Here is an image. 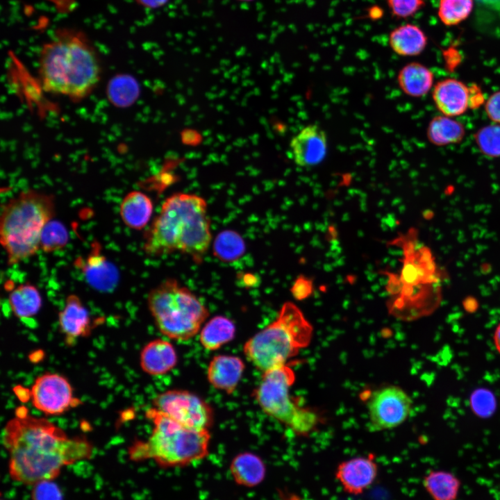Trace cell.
Segmentation results:
<instances>
[{
    "instance_id": "cell-13",
    "label": "cell",
    "mask_w": 500,
    "mask_h": 500,
    "mask_svg": "<svg viewBox=\"0 0 500 500\" xmlns=\"http://www.w3.org/2000/svg\"><path fill=\"white\" fill-rule=\"evenodd\" d=\"M378 466L373 453L358 456L340 462L335 476L343 490L351 495H360L375 481Z\"/></svg>"
},
{
    "instance_id": "cell-17",
    "label": "cell",
    "mask_w": 500,
    "mask_h": 500,
    "mask_svg": "<svg viewBox=\"0 0 500 500\" xmlns=\"http://www.w3.org/2000/svg\"><path fill=\"white\" fill-rule=\"evenodd\" d=\"M244 369L245 364L240 357L217 355L209 362L207 379L214 388L230 394L237 388Z\"/></svg>"
},
{
    "instance_id": "cell-36",
    "label": "cell",
    "mask_w": 500,
    "mask_h": 500,
    "mask_svg": "<svg viewBox=\"0 0 500 500\" xmlns=\"http://www.w3.org/2000/svg\"><path fill=\"white\" fill-rule=\"evenodd\" d=\"M485 109L488 118L495 124H500V90L490 96Z\"/></svg>"
},
{
    "instance_id": "cell-28",
    "label": "cell",
    "mask_w": 500,
    "mask_h": 500,
    "mask_svg": "<svg viewBox=\"0 0 500 500\" xmlns=\"http://www.w3.org/2000/svg\"><path fill=\"white\" fill-rule=\"evenodd\" d=\"M246 245L242 237L233 230H224L217 234L212 244L214 256L220 261L231 263L244 254Z\"/></svg>"
},
{
    "instance_id": "cell-31",
    "label": "cell",
    "mask_w": 500,
    "mask_h": 500,
    "mask_svg": "<svg viewBox=\"0 0 500 500\" xmlns=\"http://www.w3.org/2000/svg\"><path fill=\"white\" fill-rule=\"evenodd\" d=\"M475 140L484 155L492 158L500 156V124L482 127L476 133Z\"/></svg>"
},
{
    "instance_id": "cell-10",
    "label": "cell",
    "mask_w": 500,
    "mask_h": 500,
    "mask_svg": "<svg viewBox=\"0 0 500 500\" xmlns=\"http://www.w3.org/2000/svg\"><path fill=\"white\" fill-rule=\"evenodd\" d=\"M153 407L181 425L197 430H209L213 410L209 403L185 390H168L157 394Z\"/></svg>"
},
{
    "instance_id": "cell-20",
    "label": "cell",
    "mask_w": 500,
    "mask_h": 500,
    "mask_svg": "<svg viewBox=\"0 0 500 500\" xmlns=\"http://www.w3.org/2000/svg\"><path fill=\"white\" fill-rule=\"evenodd\" d=\"M153 211L151 198L141 191L127 193L119 205V215L129 228L142 230L149 222Z\"/></svg>"
},
{
    "instance_id": "cell-2",
    "label": "cell",
    "mask_w": 500,
    "mask_h": 500,
    "mask_svg": "<svg viewBox=\"0 0 500 500\" xmlns=\"http://www.w3.org/2000/svg\"><path fill=\"white\" fill-rule=\"evenodd\" d=\"M402 249L399 275L388 274L387 306L390 314L402 321H414L432 314L442 301L441 278L431 251L410 229L393 240Z\"/></svg>"
},
{
    "instance_id": "cell-6",
    "label": "cell",
    "mask_w": 500,
    "mask_h": 500,
    "mask_svg": "<svg viewBox=\"0 0 500 500\" xmlns=\"http://www.w3.org/2000/svg\"><path fill=\"white\" fill-rule=\"evenodd\" d=\"M54 197L33 189L23 190L2 207L0 242L8 265L35 256L40 249L42 231L53 219Z\"/></svg>"
},
{
    "instance_id": "cell-5",
    "label": "cell",
    "mask_w": 500,
    "mask_h": 500,
    "mask_svg": "<svg viewBox=\"0 0 500 500\" xmlns=\"http://www.w3.org/2000/svg\"><path fill=\"white\" fill-rule=\"evenodd\" d=\"M153 427L146 440H138L128 448L133 462L151 460L165 469L183 467L209 453V430L185 427L153 407L145 412Z\"/></svg>"
},
{
    "instance_id": "cell-19",
    "label": "cell",
    "mask_w": 500,
    "mask_h": 500,
    "mask_svg": "<svg viewBox=\"0 0 500 500\" xmlns=\"http://www.w3.org/2000/svg\"><path fill=\"white\" fill-rule=\"evenodd\" d=\"M388 44L391 49L400 56H416L426 49L428 38L419 26L407 23L395 27L390 32Z\"/></svg>"
},
{
    "instance_id": "cell-27",
    "label": "cell",
    "mask_w": 500,
    "mask_h": 500,
    "mask_svg": "<svg viewBox=\"0 0 500 500\" xmlns=\"http://www.w3.org/2000/svg\"><path fill=\"white\" fill-rule=\"evenodd\" d=\"M423 485L433 500H456L460 488V482L454 474L439 470L427 474Z\"/></svg>"
},
{
    "instance_id": "cell-16",
    "label": "cell",
    "mask_w": 500,
    "mask_h": 500,
    "mask_svg": "<svg viewBox=\"0 0 500 500\" xmlns=\"http://www.w3.org/2000/svg\"><path fill=\"white\" fill-rule=\"evenodd\" d=\"M433 100L442 115L453 117L471 107L472 88L455 78H446L435 85Z\"/></svg>"
},
{
    "instance_id": "cell-7",
    "label": "cell",
    "mask_w": 500,
    "mask_h": 500,
    "mask_svg": "<svg viewBox=\"0 0 500 500\" xmlns=\"http://www.w3.org/2000/svg\"><path fill=\"white\" fill-rule=\"evenodd\" d=\"M313 328L292 302L282 306L275 320L244 344L247 359L262 373L288 364L312 340Z\"/></svg>"
},
{
    "instance_id": "cell-33",
    "label": "cell",
    "mask_w": 500,
    "mask_h": 500,
    "mask_svg": "<svg viewBox=\"0 0 500 500\" xmlns=\"http://www.w3.org/2000/svg\"><path fill=\"white\" fill-rule=\"evenodd\" d=\"M393 17L399 19H407L415 15L425 5L424 0H386Z\"/></svg>"
},
{
    "instance_id": "cell-34",
    "label": "cell",
    "mask_w": 500,
    "mask_h": 500,
    "mask_svg": "<svg viewBox=\"0 0 500 500\" xmlns=\"http://www.w3.org/2000/svg\"><path fill=\"white\" fill-rule=\"evenodd\" d=\"M52 481H43L33 485V500H61V493Z\"/></svg>"
},
{
    "instance_id": "cell-12",
    "label": "cell",
    "mask_w": 500,
    "mask_h": 500,
    "mask_svg": "<svg viewBox=\"0 0 500 500\" xmlns=\"http://www.w3.org/2000/svg\"><path fill=\"white\" fill-rule=\"evenodd\" d=\"M30 397L33 406L46 415H60L82 403L74 396L67 378L57 373L47 372L36 378Z\"/></svg>"
},
{
    "instance_id": "cell-14",
    "label": "cell",
    "mask_w": 500,
    "mask_h": 500,
    "mask_svg": "<svg viewBox=\"0 0 500 500\" xmlns=\"http://www.w3.org/2000/svg\"><path fill=\"white\" fill-rule=\"evenodd\" d=\"M294 162L300 167L315 166L324 159L327 153V137L317 124L303 127L290 141Z\"/></svg>"
},
{
    "instance_id": "cell-35",
    "label": "cell",
    "mask_w": 500,
    "mask_h": 500,
    "mask_svg": "<svg viewBox=\"0 0 500 500\" xmlns=\"http://www.w3.org/2000/svg\"><path fill=\"white\" fill-rule=\"evenodd\" d=\"M290 291L295 299L303 300L312 293V282L310 278L300 276L295 280Z\"/></svg>"
},
{
    "instance_id": "cell-25",
    "label": "cell",
    "mask_w": 500,
    "mask_h": 500,
    "mask_svg": "<svg viewBox=\"0 0 500 500\" xmlns=\"http://www.w3.org/2000/svg\"><path fill=\"white\" fill-rule=\"evenodd\" d=\"M81 266L87 281L96 288L110 289L117 281L115 268L99 252L94 251Z\"/></svg>"
},
{
    "instance_id": "cell-22",
    "label": "cell",
    "mask_w": 500,
    "mask_h": 500,
    "mask_svg": "<svg viewBox=\"0 0 500 500\" xmlns=\"http://www.w3.org/2000/svg\"><path fill=\"white\" fill-rule=\"evenodd\" d=\"M434 75L425 65L412 62L399 72L397 82L401 90L412 97L425 96L433 85Z\"/></svg>"
},
{
    "instance_id": "cell-23",
    "label": "cell",
    "mask_w": 500,
    "mask_h": 500,
    "mask_svg": "<svg viewBox=\"0 0 500 500\" xmlns=\"http://www.w3.org/2000/svg\"><path fill=\"white\" fill-rule=\"evenodd\" d=\"M12 312L17 318L33 317L40 310L42 299L38 289L30 283H25L12 289L8 295Z\"/></svg>"
},
{
    "instance_id": "cell-4",
    "label": "cell",
    "mask_w": 500,
    "mask_h": 500,
    "mask_svg": "<svg viewBox=\"0 0 500 500\" xmlns=\"http://www.w3.org/2000/svg\"><path fill=\"white\" fill-rule=\"evenodd\" d=\"M99 57L85 34L72 28L58 30L40 51L39 79L50 93L81 100L98 84Z\"/></svg>"
},
{
    "instance_id": "cell-40",
    "label": "cell",
    "mask_w": 500,
    "mask_h": 500,
    "mask_svg": "<svg viewBox=\"0 0 500 500\" xmlns=\"http://www.w3.org/2000/svg\"><path fill=\"white\" fill-rule=\"evenodd\" d=\"M237 1H242V2H250V1H253V0H237Z\"/></svg>"
},
{
    "instance_id": "cell-11",
    "label": "cell",
    "mask_w": 500,
    "mask_h": 500,
    "mask_svg": "<svg viewBox=\"0 0 500 500\" xmlns=\"http://www.w3.org/2000/svg\"><path fill=\"white\" fill-rule=\"evenodd\" d=\"M367 406L370 428L379 431L401 425L411 412L412 400L399 386L388 385L373 391Z\"/></svg>"
},
{
    "instance_id": "cell-1",
    "label": "cell",
    "mask_w": 500,
    "mask_h": 500,
    "mask_svg": "<svg viewBox=\"0 0 500 500\" xmlns=\"http://www.w3.org/2000/svg\"><path fill=\"white\" fill-rule=\"evenodd\" d=\"M1 440L8 454L10 478L32 486L53 481L64 467L91 458L94 450L85 437H69L49 419L31 415L24 406L6 423Z\"/></svg>"
},
{
    "instance_id": "cell-39",
    "label": "cell",
    "mask_w": 500,
    "mask_h": 500,
    "mask_svg": "<svg viewBox=\"0 0 500 500\" xmlns=\"http://www.w3.org/2000/svg\"><path fill=\"white\" fill-rule=\"evenodd\" d=\"M369 15L372 19H378L379 17H381L382 10L379 8V7L373 6L369 10Z\"/></svg>"
},
{
    "instance_id": "cell-38",
    "label": "cell",
    "mask_w": 500,
    "mask_h": 500,
    "mask_svg": "<svg viewBox=\"0 0 500 500\" xmlns=\"http://www.w3.org/2000/svg\"><path fill=\"white\" fill-rule=\"evenodd\" d=\"M494 344L497 351L500 354V323L497 325L495 328L493 335Z\"/></svg>"
},
{
    "instance_id": "cell-21",
    "label": "cell",
    "mask_w": 500,
    "mask_h": 500,
    "mask_svg": "<svg viewBox=\"0 0 500 500\" xmlns=\"http://www.w3.org/2000/svg\"><path fill=\"white\" fill-rule=\"evenodd\" d=\"M230 474L234 482L242 487L254 488L265 480L267 469L262 459L251 452L236 455L229 465Z\"/></svg>"
},
{
    "instance_id": "cell-37",
    "label": "cell",
    "mask_w": 500,
    "mask_h": 500,
    "mask_svg": "<svg viewBox=\"0 0 500 500\" xmlns=\"http://www.w3.org/2000/svg\"><path fill=\"white\" fill-rule=\"evenodd\" d=\"M140 5L149 8H158L166 5L169 0H135Z\"/></svg>"
},
{
    "instance_id": "cell-9",
    "label": "cell",
    "mask_w": 500,
    "mask_h": 500,
    "mask_svg": "<svg viewBox=\"0 0 500 500\" xmlns=\"http://www.w3.org/2000/svg\"><path fill=\"white\" fill-rule=\"evenodd\" d=\"M294 370L288 365L262 373L253 395L268 416L289 427L296 435L306 436L319 424L317 412L300 406L290 394L295 382Z\"/></svg>"
},
{
    "instance_id": "cell-3",
    "label": "cell",
    "mask_w": 500,
    "mask_h": 500,
    "mask_svg": "<svg viewBox=\"0 0 500 500\" xmlns=\"http://www.w3.org/2000/svg\"><path fill=\"white\" fill-rule=\"evenodd\" d=\"M212 240L206 201L184 192L173 194L144 235L143 251L150 256L181 253L200 264Z\"/></svg>"
},
{
    "instance_id": "cell-29",
    "label": "cell",
    "mask_w": 500,
    "mask_h": 500,
    "mask_svg": "<svg viewBox=\"0 0 500 500\" xmlns=\"http://www.w3.org/2000/svg\"><path fill=\"white\" fill-rule=\"evenodd\" d=\"M474 0H440L438 17L447 26H453L467 19L471 15Z\"/></svg>"
},
{
    "instance_id": "cell-15",
    "label": "cell",
    "mask_w": 500,
    "mask_h": 500,
    "mask_svg": "<svg viewBox=\"0 0 500 500\" xmlns=\"http://www.w3.org/2000/svg\"><path fill=\"white\" fill-rule=\"evenodd\" d=\"M58 324L69 347L74 345L78 338L88 336L94 327L88 310L74 294L67 297L65 306L58 313Z\"/></svg>"
},
{
    "instance_id": "cell-32",
    "label": "cell",
    "mask_w": 500,
    "mask_h": 500,
    "mask_svg": "<svg viewBox=\"0 0 500 500\" xmlns=\"http://www.w3.org/2000/svg\"><path fill=\"white\" fill-rule=\"evenodd\" d=\"M469 406L473 413L481 418L491 417L497 409L494 393L487 388H477L469 397Z\"/></svg>"
},
{
    "instance_id": "cell-24",
    "label": "cell",
    "mask_w": 500,
    "mask_h": 500,
    "mask_svg": "<svg viewBox=\"0 0 500 500\" xmlns=\"http://www.w3.org/2000/svg\"><path fill=\"white\" fill-rule=\"evenodd\" d=\"M235 326L228 317L215 316L203 326L200 331L199 342L208 351H215L233 340Z\"/></svg>"
},
{
    "instance_id": "cell-30",
    "label": "cell",
    "mask_w": 500,
    "mask_h": 500,
    "mask_svg": "<svg viewBox=\"0 0 500 500\" xmlns=\"http://www.w3.org/2000/svg\"><path fill=\"white\" fill-rule=\"evenodd\" d=\"M68 233L64 225L51 219L44 228L40 240V249L51 253L64 248L68 242Z\"/></svg>"
},
{
    "instance_id": "cell-18",
    "label": "cell",
    "mask_w": 500,
    "mask_h": 500,
    "mask_svg": "<svg viewBox=\"0 0 500 500\" xmlns=\"http://www.w3.org/2000/svg\"><path fill=\"white\" fill-rule=\"evenodd\" d=\"M178 357L174 346L167 340L155 339L142 349L140 365L145 373L151 376L163 375L176 365Z\"/></svg>"
},
{
    "instance_id": "cell-26",
    "label": "cell",
    "mask_w": 500,
    "mask_h": 500,
    "mask_svg": "<svg viewBox=\"0 0 500 500\" xmlns=\"http://www.w3.org/2000/svg\"><path fill=\"white\" fill-rule=\"evenodd\" d=\"M428 140L437 146L460 142L465 135L463 125L452 117L438 115L433 117L427 127Z\"/></svg>"
},
{
    "instance_id": "cell-8",
    "label": "cell",
    "mask_w": 500,
    "mask_h": 500,
    "mask_svg": "<svg viewBox=\"0 0 500 500\" xmlns=\"http://www.w3.org/2000/svg\"><path fill=\"white\" fill-rule=\"evenodd\" d=\"M147 306L160 332L178 341L196 335L209 315L197 297L174 278H167L151 289Z\"/></svg>"
}]
</instances>
